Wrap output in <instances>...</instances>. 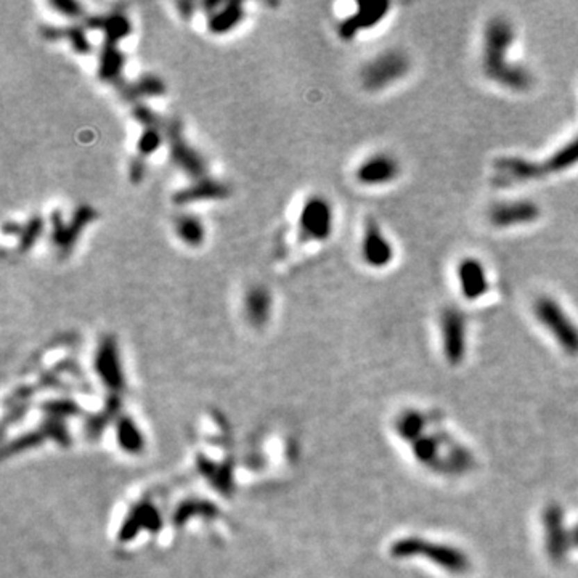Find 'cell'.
Masks as SVG:
<instances>
[{
  "label": "cell",
  "mask_w": 578,
  "mask_h": 578,
  "mask_svg": "<svg viewBox=\"0 0 578 578\" xmlns=\"http://www.w3.org/2000/svg\"><path fill=\"white\" fill-rule=\"evenodd\" d=\"M578 164V135L562 144L545 161L536 163L520 156H502L493 164V183L498 187H509L543 179L546 175L559 174Z\"/></svg>",
  "instance_id": "cell-2"
},
{
  "label": "cell",
  "mask_w": 578,
  "mask_h": 578,
  "mask_svg": "<svg viewBox=\"0 0 578 578\" xmlns=\"http://www.w3.org/2000/svg\"><path fill=\"white\" fill-rule=\"evenodd\" d=\"M411 448L413 455H415V458L422 466L436 469V471H442L443 455L440 450L443 448V442L440 437L424 434V436L411 443Z\"/></svg>",
  "instance_id": "cell-17"
},
{
  "label": "cell",
  "mask_w": 578,
  "mask_h": 578,
  "mask_svg": "<svg viewBox=\"0 0 578 578\" xmlns=\"http://www.w3.org/2000/svg\"><path fill=\"white\" fill-rule=\"evenodd\" d=\"M456 276L459 291H461L464 299H468V301H477L490 288L485 267L481 261L472 259V257H468V259L459 262L456 268Z\"/></svg>",
  "instance_id": "cell-14"
},
{
  "label": "cell",
  "mask_w": 578,
  "mask_h": 578,
  "mask_svg": "<svg viewBox=\"0 0 578 578\" xmlns=\"http://www.w3.org/2000/svg\"><path fill=\"white\" fill-rule=\"evenodd\" d=\"M534 313L567 355H578V327L559 302L548 296L538 297L534 304Z\"/></svg>",
  "instance_id": "cell-4"
},
{
  "label": "cell",
  "mask_w": 578,
  "mask_h": 578,
  "mask_svg": "<svg viewBox=\"0 0 578 578\" xmlns=\"http://www.w3.org/2000/svg\"><path fill=\"white\" fill-rule=\"evenodd\" d=\"M361 257L373 268H384L394 259V247L374 220H368L361 240Z\"/></svg>",
  "instance_id": "cell-12"
},
{
  "label": "cell",
  "mask_w": 578,
  "mask_h": 578,
  "mask_svg": "<svg viewBox=\"0 0 578 578\" xmlns=\"http://www.w3.org/2000/svg\"><path fill=\"white\" fill-rule=\"evenodd\" d=\"M174 231L185 246L198 247L204 242L206 229L203 220L195 214H179L174 220Z\"/></svg>",
  "instance_id": "cell-19"
},
{
  "label": "cell",
  "mask_w": 578,
  "mask_h": 578,
  "mask_svg": "<svg viewBox=\"0 0 578 578\" xmlns=\"http://www.w3.org/2000/svg\"><path fill=\"white\" fill-rule=\"evenodd\" d=\"M400 175V164L390 154L378 153L366 158L355 170V179L365 187H381Z\"/></svg>",
  "instance_id": "cell-10"
},
{
  "label": "cell",
  "mask_w": 578,
  "mask_h": 578,
  "mask_svg": "<svg viewBox=\"0 0 578 578\" xmlns=\"http://www.w3.org/2000/svg\"><path fill=\"white\" fill-rule=\"evenodd\" d=\"M143 174H144V163L140 159H137V161L132 163V167L129 169V177H131L132 182L138 183L140 180L143 179Z\"/></svg>",
  "instance_id": "cell-27"
},
{
  "label": "cell",
  "mask_w": 578,
  "mask_h": 578,
  "mask_svg": "<svg viewBox=\"0 0 578 578\" xmlns=\"http://www.w3.org/2000/svg\"><path fill=\"white\" fill-rule=\"evenodd\" d=\"M443 355L452 366H458L466 357L468 324L466 317L456 307H445L440 313Z\"/></svg>",
  "instance_id": "cell-7"
},
{
  "label": "cell",
  "mask_w": 578,
  "mask_h": 578,
  "mask_svg": "<svg viewBox=\"0 0 578 578\" xmlns=\"http://www.w3.org/2000/svg\"><path fill=\"white\" fill-rule=\"evenodd\" d=\"M390 553L397 559L424 557L448 574L455 575H463L471 569V561L464 551L452 545L434 543V541L420 538V536H406V538L397 540L390 546Z\"/></svg>",
  "instance_id": "cell-3"
},
{
  "label": "cell",
  "mask_w": 578,
  "mask_h": 578,
  "mask_svg": "<svg viewBox=\"0 0 578 578\" xmlns=\"http://www.w3.org/2000/svg\"><path fill=\"white\" fill-rule=\"evenodd\" d=\"M389 2H363L357 5L354 15L342 19L338 28V33L342 40H352L363 31L374 28L376 24L383 22L389 13Z\"/></svg>",
  "instance_id": "cell-9"
},
{
  "label": "cell",
  "mask_w": 578,
  "mask_h": 578,
  "mask_svg": "<svg viewBox=\"0 0 578 578\" xmlns=\"http://www.w3.org/2000/svg\"><path fill=\"white\" fill-rule=\"evenodd\" d=\"M161 143L163 135L159 127H144V131L137 143L138 154H140V158H147L151 153L156 151V149L161 147Z\"/></svg>",
  "instance_id": "cell-23"
},
{
  "label": "cell",
  "mask_w": 578,
  "mask_h": 578,
  "mask_svg": "<svg viewBox=\"0 0 578 578\" xmlns=\"http://www.w3.org/2000/svg\"><path fill=\"white\" fill-rule=\"evenodd\" d=\"M543 525H545V540L546 551L551 559L562 561L567 556V551L570 548V531L565 529L564 513L561 506L550 504L543 513Z\"/></svg>",
  "instance_id": "cell-11"
},
{
  "label": "cell",
  "mask_w": 578,
  "mask_h": 578,
  "mask_svg": "<svg viewBox=\"0 0 578 578\" xmlns=\"http://www.w3.org/2000/svg\"><path fill=\"white\" fill-rule=\"evenodd\" d=\"M395 431L402 440L413 443L426 434V418L416 410H406L397 418Z\"/></svg>",
  "instance_id": "cell-20"
},
{
  "label": "cell",
  "mask_w": 578,
  "mask_h": 578,
  "mask_svg": "<svg viewBox=\"0 0 578 578\" xmlns=\"http://www.w3.org/2000/svg\"><path fill=\"white\" fill-rule=\"evenodd\" d=\"M124 68V58L121 51L116 49V44L108 42L105 51L100 58V76L105 81H115L119 77Z\"/></svg>",
  "instance_id": "cell-21"
},
{
  "label": "cell",
  "mask_w": 578,
  "mask_h": 578,
  "mask_svg": "<svg viewBox=\"0 0 578 578\" xmlns=\"http://www.w3.org/2000/svg\"><path fill=\"white\" fill-rule=\"evenodd\" d=\"M97 26H100V28L105 31L108 42L111 44H116V40H119L124 35L131 33V23H129V19L121 13L111 15V17L106 18H100Z\"/></svg>",
  "instance_id": "cell-22"
},
{
  "label": "cell",
  "mask_w": 578,
  "mask_h": 578,
  "mask_svg": "<svg viewBox=\"0 0 578 578\" xmlns=\"http://www.w3.org/2000/svg\"><path fill=\"white\" fill-rule=\"evenodd\" d=\"M164 92V84L161 79L154 76H144L137 82L131 94H135L137 97H154Z\"/></svg>",
  "instance_id": "cell-24"
},
{
  "label": "cell",
  "mask_w": 578,
  "mask_h": 578,
  "mask_svg": "<svg viewBox=\"0 0 578 578\" xmlns=\"http://www.w3.org/2000/svg\"><path fill=\"white\" fill-rule=\"evenodd\" d=\"M570 545L575 546V548H578V524L570 530Z\"/></svg>",
  "instance_id": "cell-28"
},
{
  "label": "cell",
  "mask_w": 578,
  "mask_h": 578,
  "mask_svg": "<svg viewBox=\"0 0 578 578\" xmlns=\"http://www.w3.org/2000/svg\"><path fill=\"white\" fill-rule=\"evenodd\" d=\"M230 195V188L225 183L219 180H213L209 177L198 179L190 185V187L179 190L174 195V203L179 206L198 203V201H213V199H224Z\"/></svg>",
  "instance_id": "cell-15"
},
{
  "label": "cell",
  "mask_w": 578,
  "mask_h": 578,
  "mask_svg": "<svg viewBox=\"0 0 578 578\" xmlns=\"http://www.w3.org/2000/svg\"><path fill=\"white\" fill-rule=\"evenodd\" d=\"M333 206L323 196H311L299 215V231L307 241H327L333 233Z\"/></svg>",
  "instance_id": "cell-6"
},
{
  "label": "cell",
  "mask_w": 578,
  "mask_h": 578,
  "mask_svg": "<svg viewBox=\"0 0 578 578\" xmlns=\"http://www.w3.org/2000/svg\"><path fill=\"white\" fill-rule=\"evenodd\" d=\"M514 26L504 17L488 19L484 29L482 71L488 81L511 92H527L534 85V74L524 66L508 61V50L514 44Z\"/></svg>",
  "instance_id": "cell-1"
},
{
  "label": "cell",
  "mask_w": 578,
  "mask_h": 578,
  "mask_svg": "<svg viewBox=\"0 0 578 578\" xmlns=\"http://www.w3.org/2000/svg\"><path fill=\"white\" fill-rule=\"evenodd\" d=\"M53 7L61 12L63 15H68V17H79L82 15V7L79 3L74 2H53L51 3Z\"/></svg>",
  "instance_id": "cell-26"
},
{
  "label": "cell",
  "mask_w": 578,
  "mask_h": 578,
  "mask_svg": "<svg viewBox=\"0 0 578 578\" xmlns=\"http://www.w3.org/2000/svg\"><path fill=\"white\" fill-rule=\"evenodd\" d=\"M169 142H170V154H172L174 163L179 169H182L185 174L192 175L195 180L204 179L206 163L199 156V153L195 148L190 147L182 135L180 127H169Z\"/></svg>",
  "instance_id": "cell-13"
},
{
  "label": "cell",
  "mask_w": 578,
  "mask_h": 578,
  "mask_svg": "<svg viewBox=\"0 0 578 578\" xmlns=\"http://www.w3.org/2000/svg\"><path fill=\"white\" fill-rule=\"evenodd\" d=\"M213 8L208 12V28L213 34L229 33L245 18L241 3H213Z\"/></svg>",
  "instance_id": "cell-16"
},
{
  "label": "cell",
  "mask_w": 578,
  "mask_h": 578,
  "mask_svg": "<svg viewBox=\"0 0 578 578\" xmlns=\"http://www.w3.org/2000/svg\"><path fill=\"white\" fill-rule=\"evenodd\" d=\"M540 206L530 199H515L502 201L493 204L488 210L490 224L497 229H511V226H520L534 224L540 219Z\"/></svg>",
  "instance_id": "cell-8"
},
{
  "label": "cell",
  "mask_w": 578,
  "mask_h": 578,
  "mask_svg": "<svg viewBox=\"0 0 578 578\" xmlns=\"http://www.w3.org/2000/svg\"><path fill=\"white\" fill-rule=\"evenodd\" d=\"M408 55L400 50H387L374 56L360 72L361 84L371 92L383 90L405 77L410 71Z\"/></svg>",
  "instance_id": "cell-5"
},
{
  "label": "cell",
  "mask_w": 578,
  "mask_h": 578,
  "mask_svg": "<svg viewBox=\"0 0 578 578\" xmlns=\"http://www.w3.org/2000/svg\"><path fill=\"white\" fill-rule=\"evenodd\" d=\"M40 229H42L40 222L38 220L31 222V229H28V231L24 230L22 233V246L28 249V247L31 246V242H33V238H38V236L40 235Z\"/></svg>",
  "instance_id": "cell-25"
},
{
  "label": "cell",
  "mask_w": 578,
  "mask_h": 578,
  "mask_svg": "<svg viewBox=\"0 0 578 578\" xmlns=\"http://www.w3.org/2000/svg\"><path fill=\"white\" fill-rule=\"evenodd\" d=\"M272 308V292L265 286L256 285L245 294V311L251 323H265Z\"/></svg>",
  "instance_id": "cell-18"
}]
</instances>
